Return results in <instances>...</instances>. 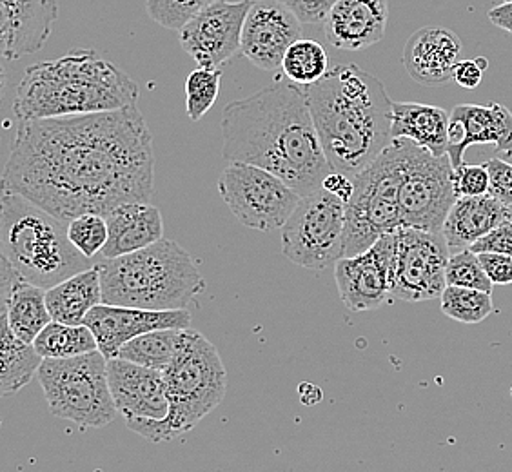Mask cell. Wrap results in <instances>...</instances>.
Returning a JSON list of instances; mask_svg holds the SVG:
<instances>
[{
    "label": "cell",
    "instance_id": "cell-17",
    "mask_svg": "<svg viewBox=\"0 0 512 472\" xmlns=\"http://www.w3.org/2000/svg\"><path fill=\"white\" fill-rule=\"evenodd\" d=\"M304 39V22L280 0H253L242 30V55L262 71H278L286 51Z\"/></svg>",
    "mask_w": 512,
    "mask_h": 472
},
{
    "label": "cell",
    "instance_id": "cell-30",
    "mask_svg": "<svg viewBox=\"0 0 512 472\" xmlns=\"http://www.w3.org/2000/svg\"><path fill=\"white\" fill-rule=\"evenodd\" d=\"M37 353L46 358H73L80 354L99 351L97 338L88 325L60 324L51 320L33 342Z\"/></svg>",
    "mask_w": 512,
    "mask_h": 472
},
{
    "label": "cell",
    "instance_id": "cell-11",
    "mask_svg": "<svg viewBox=\"0 0 512 472\" xmlns=\"http://www.w3.org/2000/svg\"><path fill=\"white\" fill-rule=\"evenodd\" d=\"M347 204L320 187L300 198L293 215L282 227V253L289 262L311 271L344 258Z\"/></svg>",
    "mask_w": 512,
    "mask_h": 472
},
{
    "label": "cell",
    "instance_id": "cell-28",
    "mask_svg": "<svg viewBox=\"0 0 512 472\" xmlns=\"http://www.w3.org/2000/svg\"><path fill=\"white\" fill-rule=\"evenodd\" d=\"M0 340V393L13 396L39 373L44 358L35 345L15 336L4 318H0Z\"/></svg>",
    "mask_w": 512,
    "mask_h": 472
},
{
    "label": "cell",
    "instance_id": "cell-10",
    "mask_svg": "<svg viewBox=\"0 0 512 472\" xmlns=\"http://www.w3.org/2000/svg\"><path fill=\"white\" fill-rule=\"evenodd\" d=\"M398 140L402 146V227L442 233L445 218L458 198L454 193L451 158L434 157L409 138Z\"/></svg>",
    "mask_w": 512,
    "mask_h": 472
},
{
    "label": "cell",
    "instance_id": "cell-40",
    "mask_svg": "<svg viewBox=\"0 0 512 472\" xmlns=\"http://www.w3.org/2000/svg\"><path fill=\"white\" fill-rule=\"evenodd\" d=\"M295 13L304 24H324L329 11L333 10L338 0H280Z\"/></svg>",
    "mask_w": 512,
    "mask_h": 472
},
{
    "label": "cell",
    "instance_id": "cell-43",
    "mask_svg": "<svg viewBox=\"0 0 512 472\" xmlns=\"http://www.w3.org/2000/svg\"><path fill=\"white\" fill-rule=\"evenodd\" d=\"M322 187L327 189L331 195H335V197L340 198L342 202L347 204V202L351 200V197H353V191H355V180L347 177V175H342V173H338V171L333 169V171L325 177Z\"/></svg>",
    "mask_w": 512,
    "mask_h": 472
},
{
    "label": "cell",
    "instance_id": "cell-42",
    "mask_svg": "<svg viewBox=\"0 0 512 472\" xmlns=\"http://www.w3.org/2000/svg\"><path fill=\"white\" fill-rule=\"evenodd\" d=\"M485 69L478 64V60H460L454 68L453 80L463 89H476L483 80Z\"/></svg>",
    "mask_w": 512,
    "mask_h": 472
},
{
    "label": "cell",
    "instance_id": "cell-36",
    "mask_svg": "<svg viewBox=\"0 0 512 472\" xmlns=\"http://www.w3.org/2000/svg\"><path fill=\"white\" fill-rule=\"evenodd\" d=\"M68 235L73 246L93 260L108 244V222L102 215H80L69 222Z\"/></svg>",
    "mask_w": 512,
    "mask_h": 472
},
{
    "label": "cell",
    "instance_id": "cell-3",
    "mask_svg": "<svg viewBox=\"0 0 512 472\" xmlns=\"http://www.w3.org/2000/svg\"><path fill=\"white\" fill-rule=\"evenodd\" d=\"M306 89L325 157L355 180L393 144V100L380 80L356 64L335 66Z\"/></svg>",
    "mask_w": 512,
    "mask_h": 472
},
{
    "label": "cell",
    "instance_id": "cell-37",
    "mask_svg": "<svg viewBox=\"0 0 512 472\" xmlns=\"http://www.w3.org/2000/svg\"><path fill=\"white\" fill-rule=\"evenodd\" d=\"M456 197H480L489 193V171L485 164H462L454 169Z\"/></svg>",
    "mask_w": 512,
    "mask_h": 472
},
{
    "label": "cell",
    "instance_id": "cell-1",
    "mask_svg": "<svg viewBox=\"0 0 512 472\" xmlns=\"http://www.w3.org/2000/svg\"><path fill=\"white\" fill-rule=\"evenodd\" d=\"M2 186L66 222L149 204L155 149L148 122L138 106L19 120Z\"/></svg>",
    "mask_w": 512,
    "mask_h": 472
},
{
    "label": "cell",
    "instance_id": "cell-32",
    "mask_svg": "<svg viewBox=\"0 0 512 472\" xmlns=\"http://www.w3.org/2000/svg\"><path fill=\"white\" fill-rule=\"evenodd\" d=\"M440 305L444 315L462 324H480L494 313L491 293L467 287H445L440 296Z\"/></svg>",
    "mask_w": 512,
    "mask_h": 472
},
{
    "label": "cell",
    "instance_id": "cell-31",
    "mask_svg": "<svg viewBox=\"0 0 512 472\" xmlns=\"http://www.w3.org/2000/svg\"><path fill=\"white\" fill-rule=\"evenodd\" d=\"M282 71L287 79L302 88H309L329 73V57L316 40L300 39L286 51Z\"/></svg>",
    "mask_w": 512,
    "mask_h": 472
},
{
    "label": "cell",
    "instance_id": "cell-21",
    "mask_svg": "<svg viewBox=\"0 0 512 472\" xmlns=\"http://www.w3.org/2000/svg\"><path fill=\"white\" fill-rule=\"evenodd\" d=\"M389 0H338L324 20L327 42L342 51L367 50L385 37Z\"/></svg>",
    "mask_w": 512,
    "mask_h": 472
},
{
    "label": "cell",
    "instance_id": "cell-5",
    "mask_svg": "<svg viewBox=\"0 0 512 472\" xmlns=\"http://www.w3.org/2000/svg\"><path fill=\"white\" fill-rule=\"evenodd\" d=\"M102 304L149 311H180L204 293L206 280L193 258L173 240L119 258H100Z\"/></svg>",
    "mask_w": 512,
    "mask_h": 472
},
{
    "label": "cell",
    "instance_id": "cell-4",
    "mask_svg": "<svg viewBox=\"0 0 512 472\" xmlns=\"http://www.w3.org/2000/svg\"><path fill=\"white\" fill-rule=\"evenodd\" d=\"M137 82L97 51L75 50L24 71L13 113L17 120L75 117L137 106Z\"/></svg>",
    "mask_w": 512,
    "mask_h": 472
},
{
    "label": "cell",
    "instance_id": "cell-39",
    "mask_svg": "<svg viewBox=\"0 0 512 472\" xmlns=\"http://www.w3.org/2000/svg\"><path fill=\"white\" fill-rule=\"evenodd\" d=\"M469 249L476 255L498 253V255L512 256V220L496 227L491 233L482 236L480 240H476Z\"/></svg>",
    "mask_w": 512,
    "mask_h": 472
},
{
    "label": "cell",
    "instance_id": "cell-12",
    "mask_svg": "<svg viewBox=\"0 0 512 472\" xmlns=\"http://www.w3.org/2000/svg\"><path fill=\"white\" fill-rule=\"evenodd\" d=\"M218 193L238 222L256 231L282 229L302 198L282 178L240 162L222 171Z\"/></svg>",
    "mask_w": 512,
    "mask_h": 472
},
{
    "label": "cell",
    "instance_id": "cell-45",
    "mask_svg": "<svg viewBox=\"0 0 512 472\" xmlns=\"http://www.w3.org/2000/svg\"><path fill=\"white\" fill-rule=\"evenodd\" d=\"M503 2H512V0H503Z\"/></svg>",
    "mask_w": 512,
    "mask_h": 472
},
{
    "label": "cell",
    "instance_id": "cell-29",
    "mask_svg": "<svg viewBox=\"0 0 512 472\" xmlns=\"http://www.w3.org/2000/svg\"><path fill=\"white\" fill-rule=\"evenodd\" d=\"M184 331L186 329H160L137 336L129 340L128 344L122 345L115 358L164 373L177 356Z\"/></svg>",
    "mask_w": 512,
    "mask_h": 472
},
{
    "label": "cell",
    "instance_id": "cell-9",
    "mask_svg": "<svg viewBox=\"0 0 512 472\" xmlns=\"http://www.w3.org/2000/svg\"><path fill=\"white\" fill-rule=\"evenodd\" d=\"M402 146L394 138L373 164L355 177L345 211L344 258L360 255L402 227L400 211Z\"/></svg>",
    "mask_w": 512,
    "mask_h": 472
},
{
    "label": "cell",
    "instance_id": "cell-33",
    "mask_svg": "<svg viewBox=\"0 0 512 472\" xmlns=\"http://www.w3.org/2000/svg\"><path fill=\"white\" fill-rule=\"evenodd\" d=\"M222 73L215 68H200L191 71L186 79V111L189 120L198 122L209 109L215 106L220 95Z\"/></svg>",
    "mask_w": 512,
    "mask_h": 472
},
{
    "label": "cell",
    "instance_id": "cell-15",
    "mask_svg": "<svg viewBox=\"0 0 512 472\" xmlns=\"http://www.w3.org/2000/svg\"><path fill=\"white\" fill-rule=\"evenodd\" d=\"M253 0H217L180 30V44L200 68L226 64L242 48V30Z\"/></svg>",
    "mask_w": 512,
    "mask_h": 472
},
{
    "label": "cell",
    "instance_id": "cell-26",
    "mask_svg": "<svg viewBox=\"0 0 512 472\" xmlns=\"http://www.w3.org/2000/svg\"><path fill=\"white\" fill-rule=\"evenodd\" d=\"M0 318L8 322L20 340L33 344L53 320L46 304V289L17 275L13 286L0 289Z\"/></svg>",
    "mask_w": 512,
    "mask_h": 472
},
{
    "label": "cell",
    "instance_id": "cell-22",
    "mask_svg": "<svg viewBox=\"0 0 512 472\" xmlns=\"http://www.w3.org/2000/svg\"><path fill=\"white\" fill-rule=\"evenodd\" d=\"M462 40L442 26H427L413 33L404 48V68L418 84H445L453 80L462 55Z\"/></svg>",
    "mask_w": 512,
    "mask_h": 472
},
{
    "label": "cell",
    "instance_id": "cell-41",
    "mask_svg": "<svg viewBox=\"0 0 512 472\" xmlns=\"http://www.w3.org/2000/svg\"><path fill=\"white\" fill-rule=\"evenodd\" d=\"M480 262L494 286H509L512 284V256L498 253H482Z\"/></svg>",
    "mask_w": 512,
    "mask_h": 472
},
{
    "label": "cell",
    "instance_id": "cell-18",
    "mask_svg": "<svg viewBox=\"0 0 512 472\" xmlns=\"http://www.w3.org/2000/svg\"><path fill=\"white\" fill-rule=\"evenodd\" d=\"M86 325L97 338L100 353L115 358L120 347L129 340L160 329H188L191 313L180 311H149L124 305L100 304L89 313Z\"/></svg>",
    "mask_w": 512,
    "mask_h": 472
},
{
    "label": "cell",
    "instance_id": "cell-38",
    "mask_svg": "<svg viewBox=\"0 0 512 472\" xmlns=\"http://www.w3.org/2000/svg\"><path fill=\"white\" fill-rule=\"evenodd\" d=\"M489 171V195L512 207V164L503 158L485 162Z\"/></svg>",
    "mask_w": 512,
    "mask_h": 472
},
{
    "label": "cell",
    "instance_id": "cell-8",
    "mask_svg": "<svg viewBox=\"0 0 512 472\" xmlns=\"http://www.w3.org/2000/svg\"><path fill=\"white\" fill-rule=\"evenodd\" d=\"M173 438L186 434L224 402L227 373L217 347L188 327L173 362L164 371Z\"/></svg>",
    "mask_w": 512,
    "mask_h": 472
},
{
    "label": "cell",
    "instance_id": "cell-35",
    "mask_svg": "<svg viewBox=\"0 0 512 472\" xmlns=\"http://www.w3.org/2000/svg\"><path fill=\"white\" fill-rule=\"evenodd\" d=\"M217 0H146L149 19L166 30L180 31Z\"/></svg>",
    "mask_w": 512,
    "mask_h": 472
},
{
    "label": "cell",
    "instance_id": "cell-14",
    "mask_svg": "<svg viewBox=\"0 0 512 472\" xmlns=\"http://www.w3.org/2000/svg\"><path fill=\"white\" fill-rule=\"evenodd\" d=\"M391 267V296L404 302L440 298L447 287L445 269L451 249L442 233L400 227Z\"/></svg>",
    "mask_w": 512,
    "mask_h": 472
},
{
    "label": "cell",
    "instance_id": "cell-19",
    "mask_svg": "<svg viewBox=\"0 0 512 472\" xmlns=\"http://www.w3.org/2000/svg\"><path fill=\"white\" fill-rule=\"evenodd\" d=\"M471 146H493L496 151L512 155V113L491 102L489 106L462 104L451 111L447 155L453 168H460L465 151Z\"/></svg>",
    "mask_w": 512,
    "mask_h": 472
},
{
    "label": "cell",
    "instance_id": "cell-23",
    "mask_svg": "<svg viewBox=\"0 0 512 472\" xmlns=\"http://www.w3.org/2000/svg\"><path fill=\"white\" fill-rule=\"evenodd\" d=\"M108 244L102 249V258L137 253L162 240L164 222L160 209L148 202H129L115 207L106 215Z\"/></svg>",
    "mask_w": 512,
    "mask_h": 472
},
{
    "label": "cell",
    "instance_id": "cell-13",
    "mask_svg": "<svg viewBox=\"0 0 512 472\" xmlns=\"http://www.w3.org/2000/svg\"><path fill=\"white\" fill-rule=\"evenodd\" d=\"M108 376L117 411L128 429L149 442L173 440L171 404L162 371L108 358Z\"/></svg>",
    "mask_w": 512,
    "mask_h": 472
},
{
    "label": "cell",
    "instance_id": "cell-27",
    "mask_svg": "<svg viewBox=\"0 0 512 472\" xmlns=\"http://www.w3.org/2000/svg\"><path fill=\"white\" fill-rule=\"evenodd\" d=\"M46 304L55 322L86 324L89 313L102 304V280L97 264L46 289Z\"/></svg>",
    "mask_w": 512,
    "mask_h": 472
},
{
    "label": "cell",
    "instance_id": "cell-44",
    "mask_svg": "<svg viewBox=\"0 0 512 472\" xmlns=\"http://www.w3.org/2000/svg\"><path fill=\"white\" fill-rule=\"evenodd\" d=\"M489 20L496 28L512 35V2H503L500 6H494L493 10L489 11Z\"/></svg>",
    "mask_w": 512,
    "mask_h": 472
},
{
    "label": "cell",
    "instance_id": "cell-20",
    "mask_svg": "<svg viewBox=\"0 0 512 472\" xmlns=\"http://www.w3.org/2000/svg\"><path fill=\"white\" fill-rule=\"evenodd\" d=\"M57 19L59 0H0L4 59L17 60L42 50Z\"/></svg>",
    "mask_w": 512,
    "mask_h": 472
},
{
    "label": "cell",
    "instance_id": "cell-6",
    "mask_svg": "<svg viewBox=\"0 0 512 472\" xmlns=\"http://www.w3.org/2000/svg\"><path fill=\"white\" fill-rule=\"evenodd\" d=\"M69 222L44 211L19 193L4 189L2 195V256L26 282L51 289L69 276L89 267L91 258L82 255L68 235Z\"/></svg>",
    "mask_w": 512,
    "mask_h": 472
},
{
    "label": "cell",
    "instance_id": "cell-34",
    "mask_svg": "<svg viewBox=\"0 0 512 472\" xmlns=\"http://www.w3.org/2000/svg\"><path fill=\"white\" fill-rule=\"evenodd\" d=\"M445 280H447V286L467 287V289L493 293L494 284L485 273L480 256L471 249L451 253L445 269Z\"/></svg>",
    "mask_w": 512,
    "mask_h": 472
},
{
    "label": "cell",
    "instance_id": "cell-25",
    "mask_svg": "<svg viewBox=\"0 0 512 472\" xmlns=\"http://www.w3.org/2000/svg\"><path fill=\"white\" fill-rule=\"evenodd\" d=\"M449 118L445 109L418 102H394L393 138H409L434 157L447 155Z\"/></svg>",
    "mask_w": 512,
    "mask_h": 472
},
{
    "label": "cell",
    "instance_id": "cell-7",
    "mask_svg": "<svg viewBox=\"0 0 512 472\" xmlns=\"http://www.w3.org/2000/svg\"><path fill=\"white\" fill-rule=\"evenodd\" d=\"M37 378L50 413L57 418L100 429L119 414L109 387L108 358L100 351L46 358Z\"/></svg>",
    "mask_w": 512,
    "mask_h": 472
},
{
    "label": "cell",
    "instance_id": "cell-16",
    "mask_svg": "<svg viewBox=\"0 0 512 472\" xmlns=\"http://www.w3.org/2000/svg\"><path fill=\"white\" fill-rule=\"evenodd\" d=\"M396 233V231H394ZM394 233L385 235L375 246L360 255L336 262L335 278L338 295L345 307L355 313L384 307L391 296Z\"/></svg>",
    "mask_w": 512,
    "mask_h": 472
},
{
    "label": "cell",
    "instance_id": "cell-2",
    "mask_svg": "<svg viewBox=\"0 0 512 472\" xmlns=\"http://www.w3.org/2000/svg\"><path fill=\"white\" fill-rule=\"evenodd\" d=\"M222 157L227 164L266 169L300 197L318 191L333 171L325 157L307 89L275 82L222 113Z\"/></svg>",
    "mask_w": 512,
    "mask_h": 472
},
{
    "label": "cell",
    "instance_id": "cell-24",
    "mask_svg": "<svg viewBox=\"0 0 512 472\" xmlns=\"http://www.w3.org/2000/svg\"><path fill=\"white\" fill-rule=\"evenodd\" d=\"M509 220H512L511 207L489 193L480 197L456 198L445 218L442 235L451 253H456L469 249L476 240Z\"/></svg>",
    "mask_w": 512,
    "mask_h": 472
}]
</instances>
